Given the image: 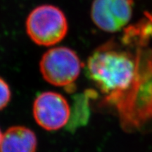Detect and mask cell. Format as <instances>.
<instances>
[{
  "instance_id": "3",
  "label": "cell",
  "mask_w": 152,
  "mask_h": 152,
  "mask_svg": "<svg viewBox=\"0 0 152 152\" xmlns=\"http://www.w3.org/2000/svg\"><path fill=\"white\" fill-rule=\"evenodd\" d=\"M82 63L77 54L66 47L49 49L42 56L39 70L43 78L56 87L73 86L79 77Z\"/></svg>"
},
{
  "instance_id": "1",
  "label": "cell",
  "mask_w": 152,
  "mask_h": 152,
  "mask_svg": "<svg viewBox=\"0 0 152 152\" xmlns=\"http://www.w3.org/2000/svg\"><path fill=\"white\" fill-rule=\"evenodd\" d=\"M140 56L120 48L114 43L100 47L89 57L86 73L106 99L118 103L135 83Z\"/></svg>"
},
{
  "instance_id": "8",
  "label": "cell",
  "mask_w": 152,
  "mask_h": 152,
  "mask_svg": "<svg viewBox=\"0 0 152 152\" xmlns=\"http://www.w3.org/2000/svg\"><path fill=\"white\" fill-rule=\"evenodd\" d=\"M2 135H3L2 132H1V130H0V143H1V138H2Z\"/></svg>"
},
{
  "instance_id": "4",
  "label": "cell",
  "mask_w": 152,
  "mask_h": 152,
  "mask_svg": "<svg viewBox=\"0 0 152 152\" xmlns=\"http://www.w3.org/2000/svg\"><path fill=\"white\" fill-rule=\"evenodd\" d=\"M33 112L38 125L48 131L64 128L71 117V109L66 99L59 93L49 91L35 98Z\"/></svg>"
},
{
  "instance_id": "2",
  "label": "cell",
  "mask_w": 152,
  "mask_h": 152,
  "mask_svg": "<svg viewBox=\"0 0 152 152\" xmlns=\"http://www.w3.org/2000/svg\"><path fill=\"white\" fill-rule=\"evenodd\" d=\"M26 31L30 39L40 46L59 43L66 37L68 26L64 12L53 5L36 7L28 16Z\"/></svg>"
},
{
  "instance_id": "6",
  "label": "cell",
  "mask_w": 152,
  "mask_h": 152,
  "mask_svg": "<svg viewBox=\"0 0 152 152\" xmlns=\"http://www.w3.org/2000/svg\"><path fill=\"white\" fill-rule=\"evenodd\" d=\"M37 146L33 131L24 126H13L3 134L0 152H35Z\"/></svg>"
},
{
  "instance_id": "7",
  "label": "cell",
  "mask_w": 152,
  "mask_h": 152,
  "mask_svg": "<svg viewBox=\"0 0 152 152\" xmlns=\"http://www.w3.org/2000/svg\"><path fill=\"white\" fill-rule=\"evenodd\" d=\"M10 87L4 80L0 77V111L8 105L11 100Z\"/></svg>"
},
{
  "instance_id": "5",
  "label": "cell",
  "mask_w": 152,
  "mask_h": 152,
  "mask_svg": "<svg viewBox=\"0 0 152 152\" xmlns=\"http://www.w3.org/2000/svg\"><path fill=\"white\" fill-rule=\"evenodd\" d=\"M132 11V0H94L91 17L99 29L115 33L128 24Z\"/></svg>"
}]
</instances>
